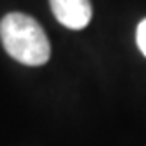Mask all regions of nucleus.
Listing matches in <instances>:
<instances>
[{
    "instance_id": "f257e3e1",
    "label": "nucleus",
    "mask_w": 146,
    "mask_h": 146,
    "mask_svg": "<svg viewBox=\"0 0 146 146\" xmlns=\"http://www.w3.org/2000/svg\"><path fill=\"white\" fill-rule=\"evenodd\" d=\"M0 40L4 49L16 62L37 67L49 60V40L34 18L21 13H11L0 21Z\"/></svg>"
},
{
    "instance_id": "f03ea898",
    "label": "nucleus",
    "mask_w": 146,
    "mask_h": 146,
    "mask_svg": "<svg viewBox=\"0 0 146 146\" xmlns=\"http://www.w3.org/2000/svg\"><path fill=\"white\" fill-rule=\"evenodd\" d=\"M49 4L55 18L70 30L85 28L92 19L90 0H49Z\"/></svg>"
},
{
    "instance_id": "7ed1b4c3",
    "label": "nucleus",
    "mask_w": 146,
    "mask_h": 146,
    "mask_svg": "<svg viewBox=\"0 0 146 146\" xmlns=\"http://www.w3.org/2000/svg\"><path fill=\"white\" fill-rule=\"evenodd\" d=\"M135 40H137V48L141 53L146 56V18L137 25V32H135Z\"/></svg>"
}]
</instances>
